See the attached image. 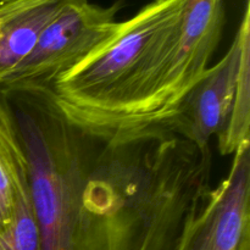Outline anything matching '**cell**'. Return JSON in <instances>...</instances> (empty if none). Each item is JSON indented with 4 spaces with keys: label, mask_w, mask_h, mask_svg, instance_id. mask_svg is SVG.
Listing matches in <instances>:
<instances>
[{
    "label": "cell",
    "mask_w": 250,
    "mask_h": 250,
    "mask_svg": "<svg viewBox=\"0 0 250 250\" xmlns=\"http://www.w3.org/2000/svg\"><path fill=\"white\" fill-rule=\"evenodd\" d=\"M211 160L210 148L170 125L92 138L77 250H175L188 216L211 188Z\"/></svg>",
    "instance_id": "1"
},
{
    "label": "cell",
    "mask_w": 250,
    "mask_h": 250,
    "mask_svg": "<svg viewBox=\"0 0 250 250\" xmlns=\"http://www.w3.org/2000/svg\"><path fill=\"white\" fill-rule=\"evenodd\" d=\"M185 0H154L42 94L66 122L102 138L134 81L180 23Z\"/></svg>",
    "instance_id": "2"
},
{
    "label": "cell",
    "mask_w": 250,
    "mask_h": 250,
    "mask_svg": "<svg viewBox=\"0 0 250 250\" xmlns=\"http://www.w3.org/2000/svg\"><path fill=\"white\" fill-rule=\"evenodd\" d=\"M10 104L29 167L42 250H77L80 195L92 138L71 126L42 93Z\"/></svg>",
    "instance_id": "3"
},
{
    "label": "cell",
    "mask_w": 250,
    "mask_h": 250,
    "mask_svg": "<svg viewBox=\"0 0 250 250\" xmlns=\"http://www.w3.org/2000/svg\"><path fill=\"white\" fill-rule=\"evenodd\" d=\"M224 24V0H185L176 31L134 81L100 139L171 124L210 67Z\"/></svg>",
    "instance_id": "4"
},
{
    "label": "cell",
    "mask_w": 250,
    "mask_h": 250,
    "mask_svg": "<svg viewBox=\"0 0 250 250\" xmlns=\"http://www.w3.org/2000/svg\"><path fill=\"white\" fill-rule=\"evenodd\" d=\"M121 2L100 6L88 0H71L46 27L28 56L0 85V95L43 93L54 81L109 38L119 26Z\"/></svg>",
    "instance_id": "5"
},
{
    "label": "cell",
    "mask_w": 250,
    "mask_h": 250,
    "mask_svg": "<svg viewBox=\"0 0 250 250\" xmlns=\"http://www.w3.org/2000/svg\"><path fill=\"white\" fill-rule=\"evenodd\" d=\"M249 148L233 154L227 177L190 212L175 250H243L250 243Z\"/></svg>",
    "instance_id": "6"
},
{
    "label": "cell",
    "mask_w": 250,
    "mask_h": 250,
    "mask_svg": "<svg viewBox=\"0 0 250 250\" xmlns=\"http://www.w3.org/2000/svg\"><path fill=\"white\" fill-rule=\"evenodd\" d=\"M250 46V5L233 42L221 60L209 67L183 102L170 125L177 133L199 148H209L210 139L219 136L231 111L241 72L243 54Z\"/></svg>",
    "instance_id": "7"
},
{
    "label": "cell",
    "mask_w": 250,
    "mask_h": 250,
    "mask_svg": "<svg viewBox=\"0 0 250 250\" xmlns=\"http://www.w3.org/2000/svg\"><path fill=\"white\" fill-rule=\"evenodd\" d=\"M71 0H0V85Z\"/></svg>",
    "instance_id": "8"
},
{
    "label": "cell",
    "mask_w": 250,
    "mask_h": 250,
    "mask_svg": "<svg viewBox=\"0 0 250 250\" xmlns=\"http://www.w3.org/2000/svg\"><path fill=\"white\" fill-rule=\"evenodd\" d=\"M29 192L26 151L9 99L0 95V236L11 229L20 198Z\"/></svg>",
    "instance_id": "9"
},
{
    "label": "cell",
    "mask_w": 250,
    "mask_h": 250,
    "mask_svg": "<svg viewBox=\"0 0 250 250\" xmlns=\"http://www.w3.org/2000/svg\"><path fill=\"white\" fill-rule=\"evenodd\" d=\"M250 127V46L246 49L236 93L227 121L217 136L219 150L222 155H233L249 143Z\"/></svg>",
    "instance_id": "10"
},
{
    "label": "cell",
    "mask_w": 250,
    "mask_h": 250,
    "mask_svg": "<svg viewBox=\"0 0 250 250\" xmlns=\"http://www.w3.org/2000/svg\"><path fill=\"white\" fill-rule=\"evenodd\" d=\"M0 250H42L32 192L20 198L11 229L0 236Z\"/></svg>",
    "instance_id": "11"
},
{
    "label": "cell",
    "mask_w": 250,
    "mask_h": 250,
    "mask_svg": "<svg viewBox=\"0 0 250 250\" xmlns=\"http://www.w3.org/2000/svg\"><path fill=\"white\" fill-rule=\"evenodd\" d=\"M243 250H250V243H248V244H246V247H244V248H243Z\"/></svg>",
    "instance_id": "12"
}]
</instances>
